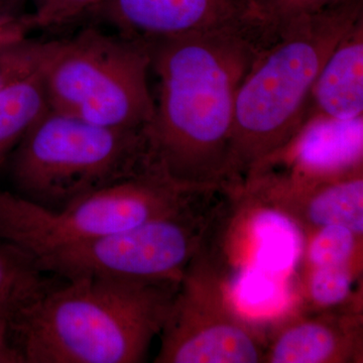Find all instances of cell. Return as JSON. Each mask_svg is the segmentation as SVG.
Here are the masks:
<instances>
[{"mask_svg": "<svg viewBox=\"0 0 363 363\" xmlns=\"http://www.w3.org/2000/svg\"><path fill=\"white\" fill-rule=\"evenodd\" d=\"M250 28L143 43L160 81L147 166L196 192L230 189L236 95L259 50Z\"/></svg>", "mask_w": 363, "mask_h": 363, "instance_id": "cell-1", "label": "cell"}, {"mask_svg": "<svg viewBox=\"0 0 363 363\" xmlns=\"http://www.w3.org/2000/svg\"><path fill=\"white\" fill-rule=\"evenodd\" d=\"M179 283L67 279L11 322L25 363H138L160 335Z\"/></svg>", "mask_w": 363, "mask_h": 363, "instance_id": "cell-2", "label": "cell"}, {"mask_svg": "<svg viewBox=\"0 0 363 363\" xmlns=\"http://www.w3.org/2000/svg\"><path fill=\"white\" fill-rule=\"evenodd\" d=\"M363 18V0H343L289 23L259 51L236 95L230 189L285 149L307 124L310 97L325 62Z\"/></svg>", "mask_w": 363, "mask_h": 363, "instance_id": "cell-3", "label": "cell"}, {"mask_svg": "<svg viewBox=\"0 0 363 363\" xmlns=\"http://www.w3.org/2000/svg\"><path fill=\"white\" fill-rule=\"evenodd\" d=\"M145 130L105 128L49 108L13 150V193L57 211L130 178L147 169Z\"/></svg>", "mask_w": 363, "mask_h": 363, "instance_id": "cell-4", "label": "cell"}, {"mask_svg": "<svg viewBox=\"0 0 363 363\" xmlns=\"http://www.w3.org/2000/svg\"><path fill=\"white\" fill-rule=\"evenodd\" d=\"M150 65L143 43L89 28L45 42L40 70L52 111L105 128L143 130L156 107Z\"/></svg>", "mask_w": 363, "mask_h": 363, "instance_id": "cell-5", "label": "cell"}, {"mask_svg": "<svg viewBox=\"0 0 363 363\" xmlns=\"http://www.w3.org/2000/svg\"><path fill=\"white\" fill-rule=\"evenodd\" d=\"M206 193L182 188L149 168L57 211L0 190V240L33 257L173 213Z\"/></svg>", "mask_w": 363, "mask_h": 363, "instance_id": "cell-6", "label": "cell"}, {"mask_svg": "<svg viewBox=\"0 0 363 363\" xmlns=\"http://www.w3.org/2000/svg\"><path fill=\"white\" fill-rule=\"evenodd\" d=\"M206 193L173 213L96 240L65 245L33 257L60 278L180 283L190 262L207 247L220 208Z\"/></svg>", "mask_w": 363, "mask_h": 363, "instance_id": "cell-7", "label": "cell"}, {"mask_svg": "<svg viewBox=\"0 0 363 363\" xmlns=\"http://www.w3.org/2000/svg\"><path fill=\"white\" fill-rule=\"evenodd\" d=\"M156 363H260L266 343L234 309L206 247L190 262L161 333Z\"/></svg>", "mask_w": 363, "mask_h": 363, "instance_id": "cell-8", "label": "cell"}, {"mask_svg": "<svg viewBox=\"0 0 363 363\" xmlns=\"http://www.w3.org/2000/svg\"><path fill=\"white\" fill-rule=\"evenodd\" d=\"M238 196L264 204L305 234L328 225L363 234L362 166L318 179L255 174L243 183Z\"/></svg>", "mask_w": 363, "mask_h": 363, "instance_id": "cell-9", "label": "cell"}, {"mask_svg": "<svg viewBox=\"0 0 363 363\" xmlns=\"http://www.w3.org/2000/svg\"><path fill=\"white\" fill-rule=\"evenodd\" d=\"M89 16L142 43L252 28L245 0H104Z\"/></svg>", "mask_w": 363, "mask_h": 363, "instance_id": "cell-10", "label": "cell"}, {"mask_svg": "<svg viewBox=\"0 0 363 363\" xmlns=\"http://www.w3.org/2000/svg\"><path fill=\"white\" fill-rule=\"evenodd\" d=\"M362 309L297 315L272 332L264 363L363 362Z\"/></svg>", "mask_w": 363, "mask_h": 363, "instance_id": "cell-11", "label": "cell"}, {"mask_svg": "<svg viewBox=\"0 0 363 363\" xmlns=\"http://www.w3.org/2000/svg\"><path fill=\"white\" fill-rule=\"evenodd\" d=\"M363 112V18L353 26L325 62L308 109L313 121L350 123Z\"/></svg>", "mask_w": 363, "mask_h": 363, "instance_id": "cell-12", "label": "cell"}, {"mask_svg": "<svg viewBox=\"0 0 363 363\" xmlns=\"http://www.w3.org/2000/svg\"><path fill=\"white\" fill-rule=\"evenodd\" d=\"M40 62L0 88V164L50 108Z\"/></svg>", "mask_w": 363, "mask_h": 363, "instance_id": "cell-13", "label": "cell"}, {"mask_svg": "<svg viewBox=\"0 0 363 363\" xmlns=\"http://www.w3.org/2000/svg\"><path fill=\"white\" fill-rule=\"evenodd\" d=\"M363 262L318 267L301 274L306 302L314 312L362 309Z\"/></svg>", "mask_w": 363, "mask_h": 363, "instance_id": "cell-14", "label": "cell"}, {"mask_svg": "<svg viewBox=\"0 0 363 363\" xmlns=\"http://www.w3.org/2000/svg\"><path fill=\"white\" fill-rule=\"evenodd\" d=\"M30 255L0 240V312L13 319L54 285Z\"/></svg>", "mask_w": 363, "mask_h": 363, "instance_id": "cell-15", "label": "cell"}, {"mask_svg": "<svg viewBox=\"0 0 363 363\" xmlns=\"http://www.w3.org/2000/svg\"><path fill=\"white\" fill-rule=\"evenodd\" d=\"M305 236L301 274L318 267L363 262V234L348 227L324 226Z\"/></svg>", "mask_w": 363, "mask_h": 363, "instance_id": "cell-16", "label": "cell"}, {"mask_svg": "<svg viewBox=\"0 0 363 363\" xmlns=\"http://www.w3.org/2000/svg\"><path fill=\"white\" fill-rule=\"evenodd\" d=\"M343 0H245L253 30L277 35L289 23L319 13Z\"/></svg>", "mask_w": 363, "mask_h": 363, "instance_id": "cell-17", "label": "cell"}, {"mask_svg": "<svg viewBox=\"0 0 363 363\" xmlns=\"http://www.w3.org/2000/svg\"><path fill=\"white\" fill-rule=\"evenodd\" d=\"M33 11L21 14L25 35L30 30H51L89 16L104 0H30Z\"/></svg>", "mask_w": 363, "mask_h": 363, "instance_id": "cell-18", "label": "cell"}, {"mask_svg": "<svg viewBox=\"0 0 363 363\" xmlns=\"http://www.w3.org/2000/svg\"><path fill=\"white\" fill-rule=\"evenodd\" d=\"M44 42L26 39L16 33L0 38V88L39 63Z\"/></svg>", "mask_w": 363, "mask_h": 363, "instance_id": "cell-19", "label": "cell"}, {"mask_svg": "<svg viewBox=\"0 0 363 363\" xmlns=\"http://www.w3.org/2000/svg\"><path fill=\"white\" fill-rule=\"evenodd\" d=\"M11 322L9 315L0 312V363H25L14 345Z\"/></svg>", "mask_w": 363, "mask_h": 363, "instance_id": "cell-20", "label": "cell"}, {"mask_svg": "<svg viewBox=\"0 0 363 363\" xmlns=\"http://www.w3.org/2000/svg\"><path fill=\"white\" fill-rule=\"evenodd\" d=\"M30 0H0V16H20L21 7Z\"/></svg>", "mask_w": 363, "mask_h": 363, "instance_id": "cell-21", "label": "cell"}, {"mask_svg": "<svg viewBox=\"0 0 363 363\" xmlns=\"http://www.w3.org/2000/svg\"><path fill=\"white\" fill-rule=\"evenodd\" d=\"M1 33H2V30H1V26H0V35H1Z\"/></svg>", "mask_w": 363, "mask_h": 363, "instance_id": "cell-22", "label": "cell"}]
</instances>
